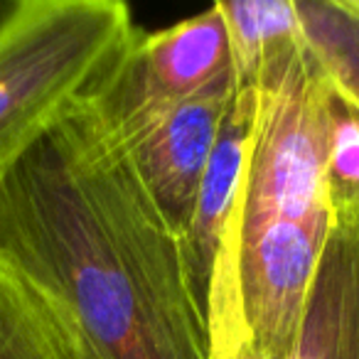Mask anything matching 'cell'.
<instances>
[{
    "instance_id": "cell-4",
    "label": "cell",
    "mask_w": 359,
    "mask_h": 359,
    "mask_svg": "<svg viewBox=\"0 0 359 359\" xmlns=\"http://www.w3.org/2000/svg\"><path fill=\"white\" fill-rule=\"evenodd\" d=\"M133 40L109 67L99 89L155 197L187 229L202 172L234 99V79L226 74L187 96L163 94L140 74Z\"/></svg>"
},
{
    "instance_id": "cell-1",
    "label": "cell",
    "mask_w": 359,
    "mask_h": 359,
    "mask_svg": "<svg viewBox=\"0 0 359 359\" xmlns=\"http://www.w3.org/2000/svg\"><path fill=\"white\" fill-rule=\"evenodd\" d=\"M99 84L3 175L0 256L72 359H207V288L185 226L155 197Z\"/></svg>"
},
{
    "instance_id": "cell-14",
    "label": "cell",
    "mask_w": 359,
    "mask_h": 359,
    "mask_svg": "<svg viewBox=\"0 0 359 359\" xmlns=\"http://www.w3.org/2000/svg\"><path fill=\"white\" fill-rule=\"evenodd\" d=\"M18 6H20V0H0V27L11 20L13 13L18 11Z\"/></svg>"
},
{
    "instance_id": "cell-12",
    "label": "cell",
    "mask_w": 359,
    "mask_h": 359,
    "mask_svg": "<svg viewBox=\"0 0 359 359\" xmlns=\"http://www.w3.org/2000/svg\"><path fill=\"white\" fill-rule=\"evenodd\" d=\"M0 359H72L55 320L0 256Z\"/></svg>"
},
{
    "instance_id": "cell-5",
    "label": "cell",
    "mask_w": 359,
    "mask_h": 359,
    "mask_svg": "<svg viewBox=\"0 0 359 359\" xmlns=\"http://www.w3.org/2000/svg\"><path fill=\"white\" fill-rule=\"evenodd\" d=\"M330 226V219L241 226V298L259 359L293 352Z\"/></svg>"
},
{
    "instance_id": "cell-2",
    "label": "cell",
    "mask_w": 359,
    "mask_h": 359,
    "mask_svg": "<svg viewBox=\"0 0 359 359\" xmlns=\"http://www.w3.org/2000/svg\"><path fill=\"white\" fill-rule=\"evenodd\" d=\"M135 32L118 0H20L0 27V180L99 84Z\"/></svg>"
},
{
    "instance_id": "cell-10",
    "label": "cell",
    "mask_w": 359,
    "mask_h": 359,
    "mask_svg": "<svg viewBox=\"0 0 359 359\" xmlns=\"http://www.w3.org/2000/svg\"><path fill=\"white\" fill-rule=\"evenodd\" d=\"M229 40L234 91L256 86L266 65L298 40V15L290 0L217 3Z\"/></svg>"
},
{
    "instance_id": "cell-8",
    "label": "cell",
    "mask_w": 359,
    "mask_h": 359,
    "mask_svg": "<svg viewBox=\"0 0 359 359\" xmlns=\"http://www.w3.org/2000/svg\"><path fill=\"white\" fill-rule=\"evenodd\" d=\"M133 57L153 89L187 96L231 74L229 40L217 3L202 15L155 35H135Z\"/></svg>"
},
{
    "instance_id": "cell-13",
    "label": "cell",
    "mask_w": 359,
    "mask_h": 359,
    "mask_svg": "<svg viewBox=\"0 0 359 359\" xmlns=\"http://www.w3.org/2000/svg\"><path fill=\"white\" fill-rule=\"evenodd\" d=\"M332 222L359 219V111L332 94V143L327 163Z\"/></svg>"
},
{
    "instance_id": "cell-15",
    "label": "cell",
    "mask_w": 359,
    "mask_h": 359,
    "mask_svg": "<svg viewBox=\"0 0 359 359\" xmlns=\"http://www.w3.org/2000/svg\"><path fill=\"white\" fill-rule=\"evenodd\" d=\"M352 11H354V13H357V15H359V0H352Z\"/></svg>"
},
{
    "instance_id": "cell-9",
    "label": "cell",
    "mask_w": 359,
    "mask_h": 359,
    "mask_svg": "<svg viewBox=\"0 0 359 359\" xmlns=\"http://www.w3.org/2000/svg\"><path fill=\"white\" fill-rule=\"evenodd\" d=\"M305 57L342 104L359 111V18L342 3H295Z\"/></svg>"
},
{
    "instance_id": "cell-6",
    "label": "cell",
    "mask_w": 359,
    "mask_h": 359,
    "mask_svg": "<svg viewBox=\"0 0 359 359\" xmlns=\"http://www.w3.org/2000/svg\"><path fill=\"white\" fill-rule=\"evenodd\" d=\"M256 128H259V86L236 89L210 163L202 172L192 217L185 229L192 261L205 288L210 285L212 264L226 222L246 195V175L256 145Z\"/></svg>"
},
{
    "instance_id": "cell-3",
    "label": "cell",
    "mask_w": 359,
    "mask_h": 359,
    "mask_svg": "<svg viewBox=\"0 0 359 359\" xmlns=\"http://www.w3.org/2000/svg\"><path fill=\"white\" fill-rule=\"evenodd\" d=\"M259 128L246 175L244 226L330 219L332 91L300 47L280 50L259 76Z\"/></svg>"
},
{
    "instance_id": "cell-11",
    "label": "cell",
    "mask_w": 359,
    "mask_h": 359,
    "mask_svg": "<svg viewBox=\"0 0 359 359\" xmlns=\"http://www.w3.org/2000/svg\"><path fill=\"white\" fill-rule=\"evenodd\" d=\"M244 205L246 197L231 212L212 264L210 285H207V334H210L207 359H259L254 334L244 313L239 278Z\"/></svg>"
},
{
    "instance_id": "cell-7",
    "label": "cell",
    "mask_w": 359,
    "mask_h": 359,
    "mask_svg": "<svg viewBox=\"0 0 359 359\" xmlns=\"http://www.w3.org/2000/svg\"><path fill=\"white\" fill-rule=\"evenodd\" d=\"M288 359H359V219L330 226Z\"/></svg>"
}]
</instances>
